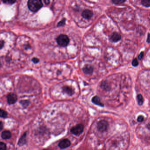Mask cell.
Here are the masks:
<instances>
[{"label":"cell","instance_id":"6da1fadb","mask_svg":"<svg viewBox=\"0 0 150 150\" xmlns=\"http://www.w3.org/2000/svg\"><path fill=\"white\" fill-rule=\"evenodd\" d=\"M27 6L30 11L37 12L42 8L43 3L40 0H30L27 2Z\"/></svg>","mask_w":150,"mask_h":150},{"label":"cell","instance_id":"7a4b0ae2","mask_svg":"<svg viewBox=\"0 0 150 150\" xmlns=\"http://www.w3.org/2000/svg\"><path fill=\"white\" fill-rule=\"evenodd\" d=\"M57 43L60 46L66 47L67 46L70 42L69 38L65 34H60L56 38Z\"/></svg>","mask_w":150,"mask_h":150},{"label":"cell","instance_id":"3957f363","mask_svg":"<svg viewBox=\"0 0 150 150\" xmlns=\"http://www.w3.org/2000/svg\"><path fill=\"white\" fill-rule=\"evenodd\" d=\"M84 126L82 124H79L76 126L72 127L70 129V132L74 135L79 136L83 133L84 131Z\"/></svg>","mask_w":150,"mask_h":150},{"label":"cell","instance_id":"277c9868","mask_svg":"<svg viewBox=\"0 0 150 150\" xmlns=\"http://www.w3.org/2000/svg\"><path fill=\"white\" fill-rule=\"evenodd\" d=\"M108 127V123L105 120H101L98 122L97 128L100 132H104L107 131Z\"/></svg>","mask_w":150,"mask_h":150},{"label":"cell","instance_id":"5b68a950","mask_svg":"<svg viewBox=\"0 0 150 150\" xmlns=\"http://www.w3.org/2000/svg\"><path fill=\"white\" fill-rule=\"evenodd\" d=\"M7 102L9 105L15 104L17 101V96L14 93H10L7 95Z\"/></svg>","mask_w":150,"mask_h":150},{"label":"cell","instance_id":"8992f818","mask_svg":"<svg viewBox=\"0 0 150 150\" xmlns=\"http://www.w3.org/2000/svg\"><path fill=\"white\" fill-rule=\"evenodd\" d=\"M71 143L70 141L68 139H62L59 143L58 146L61 149H65L69 147Z\"/></svg>","mask_w":150,"mask_h":150},{"label":"cell","instance_id":"52a82bcc","mask_svg":"<svg viewBox=\"0 0 150 150\" xmlns=\"http://www.w3.org/2000/svg\"><path fill=\"white\" fill-rule=\"evenodd\" d=\"M27 132H25L23 135L20 137V138H19L18 144L20 147L26 144L27 143Z\"/></svg>","mask_w":150,"mask_h":150},{"label":"cell","instance_id":"ba28073f","mask_svg":"<svg viewBox=\"0 0 150 150\" xmlns=\"http://www.w3.org/2000/svg\"><path fill=\"white\" fill-rule=\"evenodd\" d=\"M93 12L90 10L86 9L83 11L81 15L85 19H89L93 16Z\"/></svg>","mask_w":150,"mask_h":150},{"label":"cell","instance_id":"9c48e42d","mask_svg":"<svg viewBox=\"0 0 150 150\" xmlns=\"http://www.w3.org/2000/svg\"><path fill=\"white\" fill-rule=\"evenodd\" d=\"M83 71L85 74H91L93 73V68L90 65H86L83 68Z\"/></svg>","mask_w":150,"mask_h":150},{"label":"cell","instance_id":"30bf717a","mask_svg":"<svg viewBox=\"0 0 150 150\" xmlns=\"http://www.w3.org/2000/svg\"><path fill=\"white\" fill-rule=\"evenodd\" d=\"M111 40L112 42H116L120 40L121 39V35L118 33L114 32L111 37Z\"/></svg>","mask_w":150,"mask_h":150},{"label":"cell","instance_id":"8fae6325","mask_svg":"<svg viewBox=\"0 0 150 150\" xmlns=\"http://www.w3.org/2000/svg\"><path fill=\"white\" fill-rule=\"evenodd\" d=\"M63 91L64 93H66L69 96H72L74 94V91L70 87L65 86L63 87Z\"/></svg>","mask_w":150,"mask_h":150},{"label":"cell","instance_id":"7c38bea8","mask_svg":"<svg viewBox=\"0 0 150 150\" xmlns=\"http://www.w3.org/2000/svg\"><path fill=\"white\" fill-rule=\"evenodd\" d=\"M92 101L93 104H94L96 105L99 106L101 107H104V105L101 102L100 98L99 97V96H94L92 98Z\"/></svg>","mask_w":150,"mask_h":150},{"label":"cell","instance_id":"4fadbf2b","mask_svg":"<svg viewBox=\"0 0 150 150\" xmlns=\"http://www.w3.org/2000/svg\"><path fill=\"white\" fill-rule=\"evenodd\" d=\"M1 137L3 139H9L12 137V133L8 130H4L3 131L1 134Z\"/></svg>","mask_w":150,"mask_h":150},{"label":"cell","instance_id":"5bb4252c","mask_svg":"<svg viewBox=\"0 0 150 150\" xmlns=\"http://www.w3.org/2000/svg\"><path fill=\"white\" fill-rule=\"evenodd\" d=\"M24 108H27L30 104V101L28 100H22L19 102Z\"/></svg>","mask_w":150,"mask_h":150},{"label":"cell","instance_id":"9a60e30c","mask_svg":"<svg viewBox=\"0 0 150 150\" xmlns=\"http://www.w3.org/2000/svg\"><path fill=\"white\" fill-rule=\"evenodd\" d=\"M8 117V113L4 110L1 109L0 110V117L1 118H6Z\"/></svg>","mask_w":150,"mask_h":150},{"label":"cell","instance_id":"2e32d148","mask_svg":"<svg viewBox=\"0 0 150 150\" xmlns=\"http://www.w3.org/2000/svg\"><path fill=\"white\" fill-rule=\"evenodd\" d=\"M137 99L138 101V104L139 105H142L143 104V96L141 94H139L137 96Z\"/></svg>","mask_w":150,"mask_h":150},{"label":"cell","instance_id":"e0dca14e","mask_svg":"<svg viewBox=\"0 0 150 150\" xmlns=\"http://www.w3.org/2000/svg\"><path fill=\"white\" fill-rule=\"evenodd\" d=\"M141 4L145 7H150V0H143L141 1Z\"/></svg>","mask_w":150,"mask_h":150},{"label":"cell","instance_id":"ac0fdd59","mask_svg":"<svg viewBox=\"0 0 150 150\" xmlns=\"http://www.w3.org/2000/svg\"><path fill=\"white\" fill-rule=\"evenodd\" d=\"M101 87L105 90H108V89H109L108 83L106 81H104L102 83Z\"/></svg>","mask_w":150,"mask_h":150},{"label":"cell","instance_id":"d6986e66","mask_svg":"<svg viewBox=\"0 0 150 150\" xmlns=\"http://www.w3.org/2000/svg\"><path fill=\"white\" fill-rule=\"evenodd\" d=\"M7 147L6 143L3 142L0 143V150H6Z\"/></svg>","mask_w":150,"mask_h":150},{"label":"cell","instance_id":"ffe728a7","mask_svg":"<svg viewBox=\"0 0 150 150\" xmlns=\"http://www.w3.org/2000/svg\"><path fill=\"white\" fill-rule=\"evenodd\" d=\"M66 19L65 18H64L63 19H62L57 24V27H61V26L64 25L66 23Z\"/></svg>","mask_w":150,"mask_h":150},{"label":"cell","instance_id":"44dd1931","mask_svg":"<svg viewBox=\"0 0 150 150\" xmlns=\"http://www.w3.org/2000/svg\"><path fill=\"white\" fill-rule=\"evenodd\" d=\"M112 2L114 4H118L124 3V2H126V1H124V0H113V1H112Z\"/></svg>","mask_w":150,"mask_h":150},{"label":"cell","instance_id":"7402d4cb","mask_svg":"<svg viewBox=\"0 0 150 150\" xmlns=\"http://www.w3.org/2000/svg\"><path fill=\"white\" fill-rule=\"evenodd\" d=\"M132 64L133 66H137L139 65V63H138V60L137 59H134V60H133Z\"/></svg>","mask_w":150,"mask_h":150},{"label":"cell","instance_id":"603a6c76","mask_svg":"<svg viewBox=\"0 0 150 150\" xmlns=\"http://www.w3.org/2000/svg\"><path fill=\"white\" fill-rule=\"evenodd\" d=\"M3 2L4 3H8L10 4H13L14 3H15L16 1H13V0H11V1H3Z\"/></svg>","mask_w":150,"mask_h":150},{"label":"cell","instance_id":"cb8c5ba5","mask_svg":"<svg viewBox=\"0 0 150 150\" xmlns=\"http://www.w3.org/2000/svg\"><path fill=\"white\" fill-rule=\"evenodd\" d=\"M144 120V117L142 115H139L138 117L137 118V121L139 122H142Z\"/></svg>","mask_w":150,"mask_h":150},{"label":"cell","instance_id":"d4e9b609","mask_svg":"<svg viewBox=\"0 0 150 150\" xmlns=\"http://www.w3.org/2000/svg\"><path fill=\"white\" fill-rule=\"evenodd\" d=\"M32 61L34 63V64H37V63H38L39 62V60L38 58H37L34 57L32 59Z\"/></svg>","mask_w":150,"mask_h":150},{"label":"cell","instance_id":"484cf974","mask_svg":"<svg viewBox=\"0 0 150 150\" xmlns=\"http://www.w3.org/2000/svg\"><path fill=\"white\" fill-rule=\"evenodd\" d=\"M143 55H144V53L143 52H141V53L139 54V55L138 56V59L139 60H141L143 57Z\"/></svg>","mask_w":150,"mask_h":150},{"label":"cell","instance_id":"4316f807","mask_svg":"<svg viewBox=\"0 0 150 150\" xmlns=\"http://www.w3.org/2000/svg\"><path fill=\"white\" fill-rule=\"evenodd\" d=\"M4 42L3 41H1V42H0V46H1V49H2V48L4 46Z\"/></svg>","mask_w":150,"mask_h":150},{"label":"cell","instance_id":"83f0119b","mask_svg":"<svg viewBox=\"0 0 150 150\" xmlns=\"http://www.w3.org/2000/svg\"><path fill=\"white\" fill-rule=\"evenodd\" d=\"M3 128V123L2 121H0V130H2Z\"/></svg>","mask_w":150,"mask_h":150},{"label":"cell","instance_id":"f1b7e54d","mask_svg":"<svg viewBox=\"0 0 150 150\" xmlns=\"http://www.w3.org/2000/svg\"><path fill=\"white\" fill-rule=\"evenodd\" d=\"M147 42H148V43H150V34H149V33L148 34Z\"/></svg>","mask_w":150,"mask_h":150},{"label":"cell","instance_id":"f546056e","mask_svg":"<svg viewBox=\"0 0 150 150\" xmlns=\"http://www.w3.org/2000/svg\"><path fill=\"white\" fill-rule=\"evenodd\" d=\"M44 2H45V4H48L50 3V1H44Z\"/></svg>","mask_w":150,"mask_h":150},{"label":"cell","instance_id":"4dcf8cb0","mask_svg":"<svg viewBox=\"0 0 150 150\" xmlns=\"http://www.w3.org/2000/svg\"><path fill=\"white\" fill-rule=\"evenodd\" d=\"M24 46L25 49H27L30 48V45H25Z\"/></svg>","mask_w":150,"mask_h":150},{"label":"cell","instance_id":"1f68e13d","mask_svg":"<svg viewBox=\"0 0 150 150\" xmlns=\"http://www.w3.org/2000/svg\"><path fill=\"white\" fill-rule=\"evenodd\" d=\"M147 128H148L149 130H150V123L148 124L147 125Z\"/></svg>","mask_w":150,"mask_h":150},{"label":"cell","instance_id":"d6a6232c","mask_svg":"<svg viewBox=\"0 0 150 150\" xmlns=\"http://www.w3.org/2000/svg\"><path fill=\"white\" fill-rule=\"evenodd\" d=\"M48 150V149H43V150Z\"/></svg>","mask_w":150,"mask_h":150}]
</instances>
